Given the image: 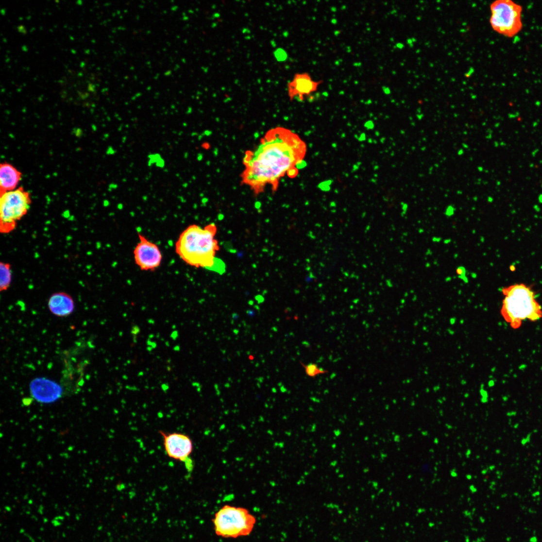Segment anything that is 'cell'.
Segmentation results:
<instances>
[{
  "instance_id": "cell-1",
  "label": "cell",
  "mask_w": 542,
  "mask_h": 542,
  "mask_svg": "<svg viewBox=\"0 0 542 542\" xmlns=\"http://www.w3.org/2000/svg\"><path fill=\"white\" fill-rule=\"evenodd\" d=\"M305 153V144L297 134L282 127L271 129L257 147L246 152L242 184L256 196L268 186L274 193L282 177L296 176Z\"/></svg>"
},
{
  "instance_id": "cell-2",
  "label": "cell",
  "mask_w": 542,
  "mask_h": 542,
  "mask_svg": "<svg viewBox=\"0 0 542 542\" xmlns=\"http://www.w3.org/2000/svg\"><path fill=\"white\" fill-rule=\"evenodd\" d=\"M218 228L214 223L204 227L197 224L188 226L177 239L175 250L179 257L187 265L196 268L216 270V254L220 250L216 238Z\"/></svg>"
},
{
  "instance_id": "cell-3",
  "label": "cell",
  "mask_w": 542,
  "mask_h": 542,
  "mask_svg": "<svg viewBox=\"0 0 542 542\" xmlns=\"http://www.w3.org/2000/svg\"><path fill=\"white\" fill-rule=\"evenodd\" d=\"M502 292L501 314L512 328L519 329L525 321L536 322L542 318V306L529 286L515 284L503 288Z\"/></svg>"
},
{
  "instance_id": "cell-4",
  "label": "cell",
  "mask_w": 542,
  "mask_h": 542,
  "mask_svg": "<svg viewBox=\"0 0 542 542\" xmlns=\"http://www.w3.org/2000/svg\"><path fill=\"white\" fill-rule=\"evenodd\" d=\"M59 82L62 87L60 97L68 102L89 107L97 100L99 84L94 73L85 69L69 70L68 74Z\"/></svg>"
},
{
  "instance_id": "cell-5",
  "label": "cell",
  "mask_w": 542,
  "mask_h": 542,
  "mask_svg": "<svg viewBox=\"0 0 542 542\" xmlns=\"http://www.w3.org/2000/svg\"><path fill=\"white\" fill-rule=\"evenodd\" d=\"M213 523L218 536L237 538L249 535L254 529L256 519L246 508L226 505L216 514Z\"/></svg>"
},
{
  "instance_id": "cell-6",
  "label": "cell",
  "mask_w": 542,
  "mask_h": 542,
  "mask_svg": "<svg viewBox=\"0 0 542 542\" xmlns=\"http://www.w3.org/2000/svg\"><path fill=\"white\" fill-rule=\"evenodd\" d=\"M0 194V232L9 234L28 214L32 203L31 195L22 187Z\"/></svg>"
},
{
  "instance_id": "cell-7",
  "label": "cell",
  "mask_w": 542,
  "mask_h": 542,
  "mask_svg": "<svg viewBox=\"0 0 542 542\" xmlns=\"http://www.w3.org/2000/svg\"><path fill=\"white\" fill-rule=\"evenodd\" d=\"M490 23L495 32L511 38L523 28L522 7L510 0H498L491 5Z\"/></svg>"
},
{
  "instance_id": "cell-8",
  "label": "cell",
  "mask_w": 542,
  "mask_h": 542,
  "mask_svg": "<svg viewBox=\"0 0 542 542\" xmlns=\"http://www.w3.org/2000/svg\"><path fill=\"white\" fill-rule=\"evenodd\" d=\"M139 242L134 252V261L142 271H152L158 268L162 261V254L158 246L139 234Z\"/></svg>"
},
{
  "instance_id": "cell-9",
  "label": "cell",
  "mask_w": 542,
  "mask_h": 542,
  "mask_svg": "<svg viewBox=\"0 0 542 542\" xmlns=\"http://www.w3.org/2000/svg\"><path fill=\"white\" fill-rule=\"evenodd\" d=\"M167 455L171 458L186 462L193 450V443L187 435L177 433L160 431Z\"/></svg>"
},
{
  "instance_id": "cell-10",
  "label": "cell",
  "mask_w": 542,
  "mask_h": 542,
  "mask_svg": "<svg viewBox=\"0 0 542 542\" xmlns=\"http://www.w3.org/2000/svg\"><path fill=\"white\" fill-rule=\"evenodd\" d=\"M323 83L322 80H314L308 72L296 73L288 84V96L291 101L297 100L303 102L305 98L317 92Z\"/></svg>"
},
{
  "instance_id": "cell-11",
  "label": "cell",
  "mask_w": 542,
  "mask_h": 542,
  "mask_svg": "<svg viewBox=\"0 0 542 542\" xmlns=\"http://www.w3.org/2000/svg\"><path fill=\"white\" fill-rule=\"evenodd\" d=\"M29 388L33 398L42 404L53 403L61 398L64 395L61 386L45 378L34 379L30 383Z\"/></svg>"
},
{
  "instance_id": "cell-12",
  "label": "cell",
  "mask_w": 542,
  "mask_h": 542,
  "mask_svg": "<svg viewBox=\"0 0 542 542\" xmlns=\"http://www.w3.org/2000/svg\"><path fill=\"white\" fill-rule=\"evenodd\" d=\"M22 174L14 165L3 162L0 164V193L11 191L18 188Z\"/></svg>"
},
{
  "instance_id": "cell-13",
  "label": "cell",
  "mask_w": 542,
  "mask_h": 542,
  "mask_svg": "<svg viewBox=\"0 0 542 542\" xmlns=\"http://www.w3.org/2000/svg\"><path fill=\"white\" fill-rule=\"evenodd\" d=\"M48 306L51 312L58 317H67L74 311L75 305L73 298L64 292H56L50 297Z\"/></svg>"
},
{
  "instance_id": "cell-14",
  "label": "cell",
  "mask_w": 542,
  "mask_h": 542,
  "mask_svg": "<svg viewBox=\"0 0 542 542\" xmlns=\"http://www.w3.org/2000/svg\"><path fill=\"white\" fill-rule=\"evenodd\" d=\"M12 280L11 266L9 263L1 262L0 263V291H7L11 286Z\"/></svg>"
},
{
  "instance_id": "cell-15",
  "label": "cell",
  "mask_w": 542,
  "mask_h": 542,
  "mask_svg": "<svg viewBox=\"0 0 542 542\" xmlns=\"http://www.w3.org/2000/svg\"><path fill=\"white\" fill-rule=\"evenodd\" d=\"M305 370V373L310 378H315L321 374L327 373L328 372L323 369L320 368L318 365L314 363H310L307 365H305L303 363H300Z\"/></svg>"
},
{
  "instance_id": "cell-16",
  "label": "cell",
  "mask_w": 542,
  "mask_h": 542,
  "mask_svg": "<svg viewBox=\"0 0 542 542\" xmlns=\"http://www.w3.org/2000/svg\"><path fill=\"white\" fill-rule=\"evenodd\" d=\"M17 29L18 31L20 34H27V30H26V29L25 28V27L24 25H18L17 27Z\"/></svg>"
},
{
  "instance_id": "cell-17",
  "label": "cell",
  "mask_w": 542,
  "mask_h": 542,
  "mask_svg": "<svg viewBox=\"0 0 542 542\" xmlns=\"http://www.w3.org/2000/svg\"><path fill=\"white\" fill-rule=\"evenodd\" d=\"M22 50H23V51H28V49H27V48L26 47V45H23V46L22 47Z\"/></svg>"
}]
</instances>
